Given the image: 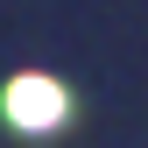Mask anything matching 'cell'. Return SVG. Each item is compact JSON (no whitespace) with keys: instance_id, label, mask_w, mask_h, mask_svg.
Instances as JSON below:
<instances>
[{"instance_id":"obj_1","label":"cell","mask_w":148,"mask_h":148,"mask_svg":"<svg viewBox=\"0 0 148 148\" xmlns=\"http://www.w3.org/2000/svg\"><path fill=\"white\" fill-rule=\"evenodd\" d=\"M0 106H7V120H14V127L42 134V127H57V120H64V85L28 71V78H14V85H7V99H0Z\"/></svg>"}]
</instances>
